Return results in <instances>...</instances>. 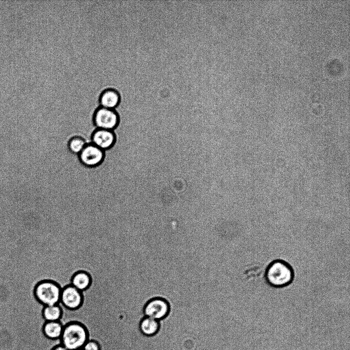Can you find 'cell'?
Wrapping results in <instances>:
<instances>
[{
  "label": "cell",
  "instance_id": "6da1fadb",
  "mask_svg": "<svg viewBox=\"0 0 350 350\" xmlns=\"http://www.w3.org/2000/svg\"><path fill=\"white\" fill-rule=\"evenodd\" d=\"M91 282L80 291L82 302L76 309L65 307L61 314L63 324L82 325L88 341L96 342L99 350H126L120 317L114 313L109 294L104 270L89 273Z\"/></svg>",
  "mask_w": 350,
  "mask_h": 350
},
{
  "label": "cell",
  "instance_id": "7a4b0ae2",
  "mask_svg": "<svg viewBox=\"0 0 350 350\" xmlns=\"http://www.w3.org/2000/svg\"><path fill=\"white\" fill-rule=\"evenodd\" d=\"M264 278L270 286L281 289L291 284L295 273L292 265L286 261L277 259L273 260L264 270Z\"/></svg>",
  "mask_w": 350,
  "mask_h": 350
},
{
  "label": "cell",
  "instance_id": "3957f363",
  "mask_svg": "<svg viewBox=\"0 0 350 350\" xmlns=\"http://www.w3.org/2000/svg\"><path fill=\"white\" fill-rule=\"evenodd\" d=\"M60 339L68 350H77L83 348L88 341V334L82 325L71 323L64 327Z\"/></svg>",
  "mask_w": 350,
  "mask_h": 350
},
{
  "label": "cell",
  "instance_id": "277c9868",
  "mask_svg": "<svg viewBox=\"0 0 350 350\" xmlns=\"http://www.w3.org/2000/svg\"><path fill=\"white\" fill-rule=\"evenodd\" d=\"M37 299L45 306L56 305L60 300L61 290L55 283L44 281L39 283L35 289Z\"/></svg>",
  "mask_w": 350,
  "mask_h": 350
},
{
  "label": "cell",
  "instance_id": "5b68a950",
  "mask_svg": "<svg viewBox=\"0 0 350 350\" xmlns=\"http://www.w3.org/2000/svg\"><path fill=\"white\" fill-rule=\"evenodd\" d=\"M142 311L144 316L159 321L168 315L170 305L166 300L156 297L145 304Z\"/></svg>",
  "mask_w": 350,
  "mask_h": 350
},
{
  "label": "cell",
  "instance_id": "8992f818",
  "mask_svg": "<svg viewBox=\"0 0 350 350\" xmlns=\"http://www.w3.org/2000/svg\"><path fill=\"white\" fill-rule=\"evenodd\" d=\"M94 122L97 129L112 131L117 125L118 116L113 109L100 107L95 113Z\"/></svg>",
  "mask_w": 350,
  "mask_h": 350
},
{
  "label": "cell",
  "instance_id": "52a82bcc",
  "mask_svg": "<svg viewBox=\"0 0 350 350\" xmlns=\"http://www.w3.org/2000/svg\"><path fill=\"white\" fill-rule=\"evenodd\" d=\"M104 151L93 143L87 145L79 154L81 162L85 166L94 167L100 164L104 158Z\"/></svg>",
  "mask_w": 350,
  "mask_h": 350
},
{
  "label": "cell",
  "instance_id": "ba28073f",
  "mask_svg": "<svg viewBox=\"0 0 350 350\" xmlns=\"http://www.w3.org/2000/svg\"><path fill=\"white\" fill-rule=\"evenodd\" d=\"M60 301L68 308L76 309L82 302L80 291L72 285L68 286L61 291Z\"/></svg>",
  "mask_w": 350,
  "mask_h": 350
},
{
  "label": "cell",
  "instance_id": "9c48e42d",
  "mask_svg": "<svg viewBox=\"0 0 350 350\" xmlns=\"http://www.w3.org/2000/svg\"><path fill=\"white\" fill-rule=\"evenodd\" d=\"M114 141V134L110 130L97 129L92 136V143L103 151L110 148Z\"/></svg>",
  "mask_w": 350,
  "mask_h": 350
},
{
  "label": "cell",
  "instance_id": "30bf717a",
  "mask_svg": "<svg viewBox=\"0 0 350 350\" xmlns=\"http://www.w3.org/2000/svg\"><path fill=\"white\" fill-rule=\"evenodd\" d=\"M120 95L118 92L113 89H107L100 94L99 104L101 107L114 109L118 105Z\"/></svg>",
  "mask_w": 350,
  "mask_h": 350
},
{
  "label": "cell",
  "instance_id": "8fae6325",
  "mask_svg": "<svg viewBox=\"0 0 350 350\" xmlns=\"http://www.w3.org/2000/svg\"><path fill=\"white\" fill-rule=\"evenodd\" d=\"M160 324L159 321L153 318L144 317L139 323L140 332L147 337H152L159 331Z\"/></svg>",
  "mask_w": 350,
  "mask_h": 350
},
{
  "label": "cell",
  "instance_id": "7c38bea8",
  "mask_svg": "<svg viewBox=\"0 0 350 350\" xmlns=\"http://www.w3.org/2000/svg\"><path fill=\"white\" fill-rule=\"evenodd\" d=\"M63 327L58 321H47L44 327L45 335L50 339L60 338Z\"/></svg>",
  "mask_w": 350,
  "mask_h": 350
},
{
  "label": "cell",
  "instance_id": "4fadbf2b",
  "mask_svg": "<svg viewBox=\"0 0 350 350\" xmlns=\"http://www.w3.org/2000/svg\"><path fill=\"white\" fill-rule=\"evenodd\" d=\"M91 282L90 276L85 272H79L76 273L71 280V285L79 291L88 287Z\"/></svg>",
  "mask_w": 350,
  "mask_h": 350
},
{
  "label": "cell",
  "instance_id": "5bb4252c",
  "mask_svg": "<svg viewBox=\"0 0 350 350\" xmlns=\"http://www.w3.org/2000/svg\"><path fill=\"white\" fill-rule=\"evenodd\" d=\"M43 316L47 321H58L60 318L61 310L57 304L45 306Z\"/></svg>",
  "mask_w": 350,
  "mask_h": 350
},
{
  "label": "cell",
  "instance_id": "9a60e30c",
  "mask_svg": "<svg viewBox=\"0 0 350 350\" xmlns=\"http://www.w3.org/2000/svg\"><path fill=\"white\" fill-rule=\"evenodd\" d=\"M87 145L86 141L79 137L72 138L69 142V148L71 152L79 154Z\"/></svg>",
  "mask_w": 350,
  "mask_h": 350
},
{
  "label": "cell",
  "instance_id": "2e32d148",
  "mask_svg": "<svg viewBox=\"0 0 350 350\" xmlns=\"http://www.w3.org/2000/svg\"><path fill=\"white\" fill-rule=\"evenodd\" d=\"M259 267V265H254L247 269V275H248V277H247L253 279V278H257L260 276V275L262 274V268L255 272Z\"/></svg>",
  "mask_w": 350,
  "mask_h": 350
},
{
  "label": "cell",
  "instance_id": "e0dca14e",
  "mask_svg": "<svg viewBox=\"0 0 350 350\" xmlns=\"http://www.w3.org/2000/svg\"><path fill=\"white\" fill-rule=\"evenodd\" d=\"M84 350H99L98 344L93 341H88L83 347Z\"/></svg>",
  "mask_w": 350,
  "mask_h": 350
},
{
  "label": "cell",
  "instance_id": "ac0fdd59",
  "mask_svg": "<svg viewBox=\"0 0 350 350\" xmlns=\"http://www.w3.org/2000/svg\"><path fill=\"white\" fill-rule=\"evenodd\" d=\"M53 350H68L66 347H65L63 345H61L58 346L54 348Z\"/></svg>",
  "mask_w": 350,
  "mask_h": 350
},
{
  "label": "cell",
  "instance_id": "d6986e66",
  "mask_svg": "<svg viewBox=\"0 0 350 350\" xmlns=\"http://www.w3.org/2000/svg\"><path fill=\"white\" fill-rule=\"evenodd\" d=\"M77 350H84L83 348L77 349Z\"/></svg>",
  "mask_w": 350,
  "mask_h": 350
}]
</instances>
